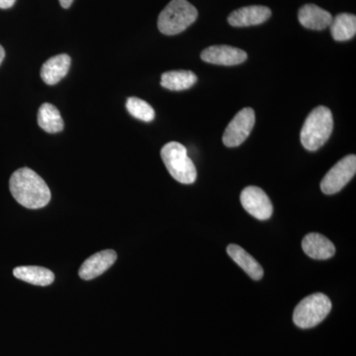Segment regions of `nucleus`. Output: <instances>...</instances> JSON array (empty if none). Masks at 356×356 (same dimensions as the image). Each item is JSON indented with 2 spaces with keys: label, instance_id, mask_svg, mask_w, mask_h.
<instances>
[{
  "label": "nucleus",
  "instance_id": "f257e3e1",
  "mask_svg": "<svg viewBox=\"0 0 356 356\" xmlns=\"http://www.w3.org/2000/svg\"><path fill=\"white\" fill-rule=\"evenodd\" d=\"M9 188L14 199L27 209H41L50 203L51 194L43 178L28 168L11 175Z\"/></svg>",
  "mask_w": 356,
  "mask_h": 356
},
{
  "label": "nucleus",
  "instance_id": "f03ea898",
  "mask_svg": "<svg viewBox=\"0 0 356 356\" xmlns=\"http://www.w3.org/2000/svg\"><path fill=\"white\" fill-rule=\"evenodd\" d=\"M334 129V118L331 110L325 106H318L307 117L302 128L301 143L306 149L315 152L324 146L331 137Z\"/></svg>",
  "mask_w": 356,
  "mask_h": 356
},
{
  "label": "nucleus",
  "instance_id": "7ed1b4c3",
  "mask_svg": "<svg viewBox=\"0 0 356 356\" xmlns=\"http://www.w3.org/2000/svg\"><path fill=\"white\" fill-rule=\"evenodd\" d=\"M198 11L187 0H172L159 16V31L168 36L179 34L195 22Z\"/></svg>",
  "mask_w": 356,
  "mask_h": 356
},
{
  "label": "nucleus",
  "instance_id": "20e7f679",
  "mask_svg": "<svg viewBox=\"0 0 356 356\" xmlns=\"http://www.w3.org/2000/svg\"><path fill=\"white\" fill-rule=\"evenodd\" d=\"M161 156L166 170L177 181L184 184L195 182L197 170L184 145L177 142L168 143L161 149Z\"/></svg>",
  "mask_w": 356,
  "mask_h": 356
},
{
  "label": "nucleus",
  "instance_id": "39448f33",
  "mask_svg": "<svg viewBox=\"0 0 356 356\" xmlns=\"http://www.w3.org/2000/svg\"><path fill=\"white\" fill-rule=\"evenodd\" d=\"M332 310V302L327 295L315 293L306 297L295 308L293 321L301 329H311L320 324Z\"/></svg>",
  "mask_w": 356,
  "mask_h": 356
},
{
  "label": "nucleus",
  "instance_id": "423d86ee",
  "mask_svg": "<svg viewBox=\"0 0 356 356\" xmlns=\"http://www.w3.org/2000/svg\"><path fill=\"white\" fill-rule=\"evenodd\" d=\"M356 172V156L355 154L344 156L336 163L321 182V189L327 195L336 194L341 191L353 179Z\"/></svg>",
  "mask_w": 356,
  "mask_h": 356
},
{
  "label": "nucleus",
  "instance_id": "0eeeda50",
  "mask_svg": "<svg viewBox=\"0 0 356 356\" xmlns=\"http://www.w3.org/2000/svg\"><path fill=\"white\" fill-rule=\"evenodd\" d=\"M255 123L254 109L243 108L238 112L222 136V143L228 147H236L248 139Z\"/></svg>",
  "mask_w": 356,
  "mask_h": 356
},
{
  "label": "nucleus",
  "instance_id": "6e6552de",
  "mask_svg": "<svg viewBox=\"0 0 356 356\" xmlns=\"http://www.w3.org/2000/svg\"><path fill=\"white\" fill-rule=\"evenodd\" d=\"M241 203L248 214L261 221H266L273 216V203L266 192L259 187H245L241 193Z\"/></svg>",
  "mask_w": 356,
  "mask_h": 356
},
{
  "label": "nucleus",
  "instance_id": "1a4fd4ad",
  "mask_svg": "<svg viewBox=\"0 0 356 356\" xmlns=\"http://www.w3.org/2000/svg\"><path fill=\"white\" fill-rule=\"evenodd\" d=\"M204 62L219 65H236L247 60L248 54L235 47L220 44L208 47L201 53Z\"/></svg>",
  "mask_w": 356,
  "mask_h": 356
},
{
  "label": "nucleus",
  "instance_id": "9d476101",
  "mask_svg": "<svg viewBox=\"0 0 356 356\" xmlns=\"http://www.w3.org/2000/svg\"><path fill=\"white\" fill-rule=\"evenodd\" d=\"M117 259L116 252L105 250L96 252L83 262L79 268V277L83 280H92L108 270Z\"/></svg>",
  "mask_w": 356,
  "mask_h": 356
},
{
  "label": "nucleus",
  "instance_id": "9b49d317",
  "mask_svg": "<svg viewBox=\"0 0 356 356\" xmlns=\"http://www.w3.org/2000/svg\"><path fill=\"white\" fill-rule=\"evenodd\" d=\"M271 16V10L266 6H252L236 9L229 14L228 22L234 27H248L262 24Z\"/></svg>",
  "mask_w": 356,
  "mask_h": 356
},
{
  "label": "nucleus",
  "instance_id": "f8f14e48",
  "mask_svg": "<svg viewBox=\"0 0 356 356\" xmlns=\"http://www.w3.org/2000/svg\"><path fill=\"white\" fill-rule=\"evenodd\" d=\"M302 248L308 257L318 261L331 259L336 254L334 243L318 233L308 234L302 241Z\"/></svg>",
  "mask_w": 356,
  "mask_h": 356
},
{
  "label": "nucleus",
  "instance_id": "ddd939ff",
  "mask_svg": "<svg viewBox=\"0 0 356 356\" xmlns=\"http://www.w3.org/2000/svg\"><path fill=\"white\" fill-rule=\"evenodd\" d=\"M298 19L301 25L307 29L321 31L331 25L332 16L329 11L316 4H306L300 8Z\"/></svg>",
  "mask_w": 356,
  "mask_h": 356
},
{
  "label": "nucleus",
  "instance_id": "4468645a",
  "mask_svg": "<svg viewBox=\"0 0 356 356\" xmlns=\"http://www.w3.org/2000/svg\"><path fill=\"white\" fill-rule=\"evenodd\" d=\"M72 58L69 55L60 54L49 58L41 69V77L48 86H55L60 83L69 72Z\"/></svg>",
  "mask_w": 356,
  "mask_h": 356
},
{
  "label": "nucleus",
  "instance_id": "2eb2a0df",
  "mask_svg": "<svg viewBox=\"0 0 356 356\" xmlns=\"http://www.w3.org/2000/svg\"><path fill=\"white\" fill-rule=\"evenodd\" d=\"M227 252L250 278L254 280H261L264 277V268L261 264L240 245H229L227 248Z\"/></svg>",
  "mask_w": 356,
  "mask_h": 356
},
{
  "label": "nucleus",
  "instance_id": "dca6fc26",
  "mask_svg": "<svg viewBox=\"0 0 356 356\" xmlns=\"http://www.w3.org/2000/svg\"><path fill=\"white\" fill-rule=\"evenodd\" d=\"M13 275L36 286H48L55 280V274L50 269L41 266H19L14 268Z\"/></svg>",
  "mask_w": 356,
  "mask_h": 356
},
{
  "label": "nucleus",
  "instance_id": "f3484780",
  "mask_svg": "<svg viewBox=\"0 0 356 356\" xmlns=\"http://www.w3.org/2000/svg\"><path fill=\"white\" fill-rule=\"evenodd\" d=\"M197 83V76L191 70H170L161 76L163 88L172 91H181L192 88Z\"/></svg>",
  "mask_w": 356,
  "mask_h": 356
},
{
  "label": "nucleus",
  "instance_id": "a211bd4d",
  "mask_svg": "<svg viewBox=\"0 0 356 356\" xmlns=\"http://www.w3.org/2000/svg\"><path fill=\"white\" fill-rule=\"evenodd\" d=\"M332 38L343 42L353 39L356 34V17L353 14L341 13L332 18L331 25Z\"/></svg>",
  "mask_w": 356,
  "mask_h": 356
},
{
  "label": "nucleus",
  "instance_id": "6ab92c4d",
  "mask_svg": "<svg viewBox=\"0 0 356 356\" xmlns=\"http://www.w3.org/2000/svg\"><path fill=\"white\" fill-rule=\"evenodd\" d=\"M38 124L44 132L55 134L64 130L65 124L60 111L50 103H44L38 112Z\"/></svg>",
  "mask_w": 356,
  "mask_h": 356
},
{
  "label": "nucleus",
  "instance_id": "aec40b11",
  "mask_svg": "<svg viewBox=\"0 0 356 356\" xmlns=\"http://www.w3.org/2000/svg\"><path fill=\"white\" fill-rule=\"evenodd\" d=\"M126 107H127L129 113L139 120L152 122L156 116L153 107L149 103L138 97L128 98Z\"/></svg>",
  "mask_w": 356,
  "mask_h": 356
},
{
  "label": "nucleus",
  "instance_id": "412c9836",
  "mask_svg": "<svg viewBox=\"0 0 356 356\" xmlns=\"http://www.w3.org/2000/svg\"><path fill=\"white\" fill-rule=\"evenodd\" d=\"M16 0H0V8H10L15 3Z\"/></svg>",
  "mask_w": 356,
  "mask_h": 356
},
{
  "label": "nucleus",
  "instance_id": "4be33fe9",
  "mask_svg": "<svg viewBox=\"0 0 356 356\" xmlns=\"http://www.w3.org/2000/svg\"><path fill=\"white\" fill-rule=\"evenodd\" d=\"M74 0H60V6H62L63 8H69L70 6H72Z\"/></svg>",
  "mask_w": 356,
  "mask_h": 356
},
{
  "label": "nucleus",
  "instance_id": "5701e85b",
  "mask_svg": "<svg viewBox=\"0 0 356 356\" xmlns=\"http://www.w3.org/2000/svg\"><path fill=\"white\" fill-rule=\"evenodd\" d=\"M4 57H6V51H4V49L2 48L1 44H0V65L3 62Z\"/></svg>",
  "mask_w": 356,
  "mask_h": 356
}]
</instances>
